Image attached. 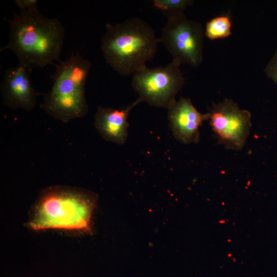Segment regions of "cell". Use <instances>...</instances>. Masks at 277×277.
<instances>
[{
  "mask_svg": "<svg viewBox=\"0 0 277 277\" xmlns=\"http://www.w3.org/2000/svg\"><path fill=\"white\" fill-rule=\"evenodd\" d=\"M205 32L201 23L185 14L168 18L159 38L172 57L181 65L194 67L203 61Z\"/></svg>",
  "mask_w": 277,
  "mask_h": 277,
  "instance_id": "8992f818",
  "label": "cell"
},
{
  "mask_svg": "<svg viewBox=\"0 0 277 277\" xmlns=\"http://www.w3.org/2000/svg\"><path fill=\"white\" fill-rule=\"evenodd\" d=\"M232 22L228 15H221L209 21L206 24L205 35L209 39L226 38L231 34Z\"/></svg>",
  "mask_w": 277,
  "mask_h": 277,
  "instance_id": "8fae6325",
  "label": "cell"
},
{
  "mask_svg": "<svg viewBox=\"0 0 277 277\" xmlns=\"http://www.w3.org/2000/svg\"><path fill=\"white\" fill-rule=\"evenodd\" d=\"M8 49L27 70L53 64L60 56L65 29L55 18H47L35 9L20 11L10 21Z\"/></svg>",
  "mask_w": 277,
  "mask_h": 277,
  "instance_id": "6da1fadb",
  "label": "cell"
},
{
  "mask_svg": "<svg viewBox=\"0 0 277 277\" xmlns=\"http://www.w3.org/2000/svg\"><path fill=\"white\" fill-rule=\"evenodd\" d=\"M97 196L73 187L56 186L41 192L31 209L28 226L34 230L49 229L91 231Z\"/></svg>",
  "mask_w": 277,
  "mask_h": 277,
  "instance_id": "7a4b0ae2",
  "label": "cell"
},
{
  "mask_svg": "<svg viewBox=\"0 0 277 277\" xmlns=\"http://www.w3.org/2000/svg\"><path fill=\"white\" fill-rule=\"evenodd\" d=\"M181 64L172 60L165 66L141 67L133 74L131 85L141 102L168 109L185 84Z\"/></svg>",
  "mask_w": 277,
  "mask_h": 277,
  "instance_id": "5b68a950",
  "label": "cell"
},
{
  "mask_svg": "<svg viewBox=\"0 0 277 277\" xmlns=\"http://www.w3.org/2000/svg\"><path fill=\"white\" fill-rule=\"evenodd\" d=\"M266 76L277 85V49L264 68Z\"/></svg>",
  "mask_w": 277,
  "mask_h": 277,
  "instance_id": "4fadbf2b",
  "label": "cell"
},
{
  "mask_svg": "<svg viewBox=\"0 0 277 277\" xmlns=\"http://www.w3.org/2000/svg\"><path fill=\"white\" fill-rule=\"evenodd\" d=\"M140 99L124 109L98 106L94 117V126L105 140L117 144L125 143L128 136L127 121L130 110L138 103Z\"/></svg>",
  "mask_w": 277,
  "mask_h": 277,
  "instance_id": "30bf717a",
  "label": "cell"
},
{
  "mask_svg": "<svg viewBox=\"0 0 277 277\" xmlns=\"http://www.w3.org/2000/svg\"><path fill=\"white\" fill-rule=\"evenodd\" d=\"M91 66L89 60L78 54L61 62L51 76L52 86L40 107L63 123L85 116L88 107L85 86Z\"/></svg>",
  "mask_w": 277,
  "mask_h": 277,
  "instance_id": "277c9868",
  "label": "cell"
},
{
  "mask_svg": "<svg viewBox=\"0 0 277 277\" xmlns=\"http://www.w3.org/2000/svg\"><path fill=\"white\" fill-rule=\"evenodd\" d=\"M154 6L162 11L167 19L185 14L186 9L192 6L193 0H153Z\"/></svg>",
  "mask_w": 277,
  "mask_h": 277,
  "instance_id": "7c38bea8",
  "label": "cell"
},
{
  "mask_svg": "<svg viewBox=\"0 0 277 277\" xmlns=\"http://www.w3.org/2000/svg\"><path fill=\"white\" fill-rule=\"evenodd\" d=\"M101 50L106 63L123 76L133 74L154 56L159 43L150 25L138 17L107 24Z\"/></svg>",
  "mask_w": 277,
  "mask_h": 277,
  "instance_id": "3957f363",
  "label": "cell"
},
{
  "mask_svg": "<svg viewBox=\"0 0 277 277\" xmlns=\"http://www.w3.org/2000/svg\"><path fill=\"white\" fill-rule=\"evenodd\" d=\"M14 3L20 11H29L37 9L36 0H15Z\"/></svg>",
  "mask_w": 277,
  "mask_h": 277,
  "instance_id": "5bb4252c",
  "label": "cell"
},
{
  "mask_svg": "<svg viewBox=\"0 0 277 277\" xmlns=\"http://www.w3.org/2000/svg\"><path fill=\"white\" fill-rule=\"evenodd\" d=\"M168 120L173 135L184 144L197 143L199 127L209 120V113L202 114L189 98L181 97L168 109Z\"/></svg>",
  "mask_w": 277,
  "mask_h": 277,
  "instance_id": "9c48e42d",
  "label": "cell"
},
{
  "mask_svg": "<svg viewBox=\"0 0 277 277\" xmlns=\"http://www.w3.org/2000/svg\"><path fill=\"white\" fill-rule=\"evenodd\" d=\"M251 115L230 98L214 104L209 112L212 130L218 142L227 149L239 151L250 134Z\"/></svg>",
  "mask_w": 277,
  "mask_h": 277,
  "instance_id": "52a82bcc",
  "label": "cell"
},
{
  "mask_svg": "<svg viewBox=\"0 0 277 277\" xmlns=\"http://www.w3.org/2000/svg\"><path fill=\"white\" fill-rule=\"evenodd\" d=\"M1 90L4 106L27 111L35 108L39 94L32 86L28 70L19 65L6 71Z\"/></svg>",
  "mask_w": 277,
  "mask_h": 277,
  "instance_id": "ba28073f",
  "label": "cell"
}]
</instances>
